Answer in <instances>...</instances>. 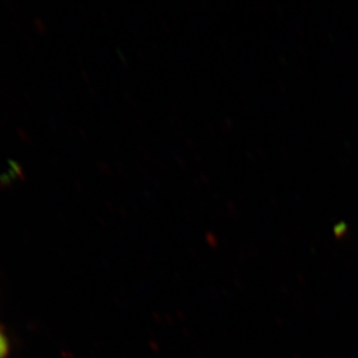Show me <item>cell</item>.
<instances>
[{
    "label": "cell",
    "instance_id": "1",
    "mask_svg": "<svg viewBox=\"0 0 358 358\" xmlns=\"http://www.w3.org/2000/svg\"><path fill=\"white\" fill-rule=\"evenodd\" d=\"M6 352V345H5V340L0 334V356L3 355V352Z\"/></svg>",
    "mask_w": 358,
    "mask_h": 358
}]
</instances>
